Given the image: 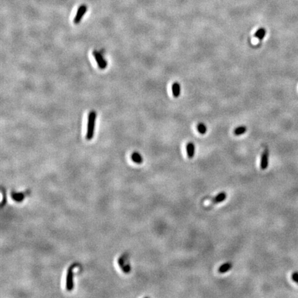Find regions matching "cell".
Masks as SVG:
<instances>
[{"label": "cell", "instance_id": "1", "mask_svg": "<svg viewBox=\"0 0 298 298\" xmlns=\"http://www.w3.org/2000/svg\"><path fill=\"white\" fill-rule=\"evenodd\" d=\"M97 113L95 110H91L88 115V124L87 131L86 135V139L87 140H91L93 139L95 135V122H96Z\"/></svg>", "mask_w": 298, "mask_h": 298}, {"label": "cell", "instance_id": "9", "mask_svg": "<svg viewBox=\"0 0 298 298\" xmlns=\"http://www.w3.org/2000/svg\"><path fill=\"white\" fill-rule=\"evenodd\" d=\"M227 198V195L225 192H221L219 194H217L213 199H212V202L213 204H218L220 202H224Z\"/></svg>", "mask_w": 298, "mask_h": 298}, {"label": "cell", "instance_id": "7", "mask_svg": "<svg viewBox=\"0 0 298 298\" xmlns=\"http://www.w3.org/2000/svg\"><path fill=\"white\" fill-rule=\"evenodd\" d=\"M269 153L268 149H266L264 150V152L261 158V162H260V167L262 170H266L268 168L269 166Z\"/></svg>", "mask_w": 298, "mask_h": 298}, {"label": "cell", "instance_id": "14", "mask_svg": "<svg viewBox=\"0 0 298 298\" xmlns=\"http://www.w3.org/2000/svg\"><path fill=\"white\" fill-rule=\"evenodd\" d=\"M247 131V128L245 126H241V127H239L238 128H236L234 130V134L235 136H241V135L245 133Z\"/></svg>", "mask_w": 298, "mask_h": 298}, {"label": "cell", "instance_id": "5", "mask_svg": "<svg viewBox=\"0 0 298 298\" xmlns=\"http://www.w3.org/2000/svg\"><path fill=\"white\" fill-rule=\"evenodd\" d=\"M93 55L95 60H96V62L97 64L98 67H99V69H100L101 70L105 69L107 67V62L106 61L104 60V58L103 57L102 55L101 54V53H100V52H98L97 51H94L93 52Z\"/></svg>", "mask_w": 298, "mask_h": 298}, {"label": "cell", "instance_id": "17", "mask_svg": "<svg viewBox=\"0 0 298 298\" xmlns=\"http://www.w3.org/2000/svg\"><path fill=\"white\" fill-rule=\"evenodd\" d=\"M291 278L293 280L296 282V283H297L298 284V273H294L292 274V276H291Z\"/></svg>", "mask_w": 298, "mask_h": 298}, {"label": "cell", "instance_id": "16", "mask_svg": "<svg viewBox=\"0 0 298 298\" xmlns=\"http://www.w3.org/2000/svg\"><path fill=\"white\" fill-rule=\"evenodd\" d=\"M2 195H3V199H2V207H4V206L5 205V203L7 202V195H6V193L5 191H4V189H2Z\"/></svg>", "mask_w": 298, "mask_h": 298}, {"label": "cell", "instance_id": "11", "mask_svg": "<svg viewBox=\"0 0 298 298\" xmlns=\"http://www.w3.org/2000/svg\"><path fill=\"white\" fill-rule=\"evenodd\" d=\"M172 91H173V95L175 97H178L180 96L181 93V87L179 83L175 82L172 85Z\"/></svg>", "mask_w": 298, "mask_h": 298}, {"label": "cell", "instance_id": "8", "mask_svg": "<svg viewBox=\"0 0 298 298\" xmlns=\"http://www.w3.org/2000/svg\"><path fill=\"white\" fill-rule=\"evenodd\" d=\"M186 152L187 155L189 158L192 159L194 158L195 153V144L193 142H189L186 145Z\"/></svg>", "mask_w": 298, "mask_h": 298}, {"label": "cell", "instance_id": "13", "mask_svg": "<svg viewBox=\"0 0 298 298\" xmlns=\"http://www.w3.org/2000/svg\"><path fill=\"white\" fill-rule=\"evenodd\" d=\"M265 35H266V30L264 29V28L259 29L256 32V33H255V37L257 38V39H260V40H262L264 37H265Z\"/></svg>", "mask_w": 298, "mask_h": 298}, {"label": "cell", "instance_id": "10", "mask_svg": "<svg viewBox=\"0 0 298 298\" xmlns=\"http://www.w3.org/2000/svg\"><path fill=\"white\" fill-rule=\"evenodd\" d=\"M233 267V264L231 262H226L223 264L222 266H220L218 269V272L220 273H224L228 272L230 269H231Z\"/></svg>", "mask_w": 298, "mask_h": 298}, {"label": "cell", "instance_id": "6", "mask_svg": "<svg viewBox=\"0 0 298 298\" xmlns=\"http://www.w3.org/2000/svg\"><path fill=\"white\" fill-rule=\"evenodd\" d=\"M29 193H30L29 190H26L25 192H20V193L12 192L11 196L14 201L17 202H21L24 200V199H25L26 197L28 196V195L29 194Z\"/></svg>", "mask_w": 298, "mask_h": 298}, {"label": "cell", "instance_id": "2", "mask_svg": "<svg viewBox=\"0 0 298 298\" xmlns=\"http://www.w3.org/2000/svg\"><path fill=\"white\" fill-rule=\"evenodd\" d=\"M77 267L76 264H73V265L70 266L69 269L68 271H67V275H66V287L67 291H71L73 290V288H74V281H73V271H74V269Z\"/></svg>", "mask_w": 298, "mask_h": 298}, {"label": "cell", "instance_id": "3", "mask_svg": "<svg viewBox=\"0 0 298 298\" xmlns=\"http://www.w3.org/2000/svg\"><path fill=\"white\" fill-rule=\"evenodd\" d=\"M118 264L120 268L122 269V271L125 273H128L131 272V266L129 264L128 256L127 254H124L118 260Z\"/></svg>", "mask_w": 298, "mask_h": 298}, {"label": "cell", "instance_id": "4", "mask_svg": "<svg viewBox=\"0 0 298 298\" xmlns=\"http://www.w3.org/2000/svg\"><path fill=\"white\" fill-rule=\"evenodd\" d=\"M87 9H88V7L86 4H82L79 6V7L78 9V11H77L76 13L74 20H73V21H74V23L75 24H79L80 23L82 18L84 17V15L86 14V13H87Z\"/></svg>", "mask_w": 298, "mask_h": 298}, {"label": "cell", "instance_id": "12", "mask_svg": "<svg viewBox=\"0 0 298 298\" xmlns=\"http://www.w3.org/2000/svg\"><path fill=\"white\" fill-rule=\"evenodd\" d=\"M131 159L136 164H142L143 162V158L139 153L134 152L131 154Z\"/></svg>", "mask_w": 298, "mask_h": 298}, {"label": "cell", "instance_id": "15", "mask_svg": "<svg viewBox=\"0 0 298 298\" xmlns=\"http://www.w3.org/2000/svg\"><path fill=\"white\" fill-rule=\"evenodd\" d=\"M197 129H198L199 133L202 135L205 134L207 131V126L203 124V123H199V124H198V126H197Z\"/></svg>", "mask_w": 298, "mask_h": 298}]
</instances>
